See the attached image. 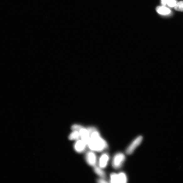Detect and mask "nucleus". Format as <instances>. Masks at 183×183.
<instances>
[{
	"label": "nucleus",
	"mask_w": 183,
	"mask_h": 183,
	"mask_svg": "<svg viewBox=\"0 0 183 183\" xmlns=\"http://www.w3.org/2000/svg\"><path fill=\"white\" fill-rule=\"evenodd\" d=\"M80 137L79 131H74L69 136V139L70 140H78Z\"/></svg>",
	"instance_id": "obj_11"
},
{
	"label": "nucleus",
	"mask_w": 183,
	"mask_h": 183,
	"mask_svg": "<svg viewBox=\"0 0 183 183\" xmlns=\"http://www.w3.org/2000/svg\"><path fill=\"white\" fill-rule=\"evenodd\" d=\"M126 160V156L123 153L118 152L114 155L112 161L113 167L115 169L121 168Z\"/></svg>",
	"instance_id": "obj_2"
},
{
	"label": "nucleus",
	"mask_w": 183,
	"mask_h": 183,
	"mask_svg": "<svg viewBox=\"0 0 183 183\" xmlns=\"http://www.w3.org/2000/svg\"><path fill=\"white\" fill-rule=\"evenodd\" d=\"M82 140L88 145L90 138V134L87 128H83L79 131Z\"/></svg>",
	"instance_id": "obj_6"
},
{
	"label": "nucleus",
	"mask_w": 183,
	"mask_h": 183,
	"mask_svg": "<svg viewBox=\"0 0 183 183\" xmlns=\"http://www.w3.org/2000/svg\"><path fill=\"white\" fill-rule=\"evenodd\" d=\"M110 156L107 153H104L100 157L99 161V166L102 169H105L108 164Z\"/></svg>",
	"instance_id": "obj_5"
},
{
	"label": "nucleus",
	"mask_w": 183,
	"mask_h": 183,
	"mask_svg": "<svg viewBox=\"0 0 183 183\" xmlns=\"http://www.w3.org/2000/svg\"><path fill=\"white\" fill-rule=\"evenodd\" d=\"M143 137L139 135L136 137L126 149V152L127 155L132 154L136 149L140 145L143 141Z\"/></svg>",
	"instance_id": "obj_3"
},
{
	"label": "nucleus",
	"mask_w": 183,
	"mask_h": 183,
	"mask_svg": "<svg viewBox=\"0 0 183 183\" xmlns=\"http://www.w3.org/2000/svg\"><path fill=\"white\" fill-rule=\"evenodd\" d=\"M119 183H126L127 181V178L126 174L121 172L118 174Z\"/></svg>",
	"instance_id": "obj_10"
},
{
	"label": "nucleus",
	"mask_w": 183,
	"mask_h": 183,
	"mask_svg": "<svg viewBox=\"0 0 183 183\" xmlns=\"http://www.w3.org/2000/svg\"><path fill=\"white\" fill-rule=\"evenodd\" d=\"M87 144L81 140H79L75 143L74 148L75 151L78 153H82L84 151Z\"/></svg>",
	"instance_id": "obj_7"
},
{
	"label": "nucleus",
	"mask_w": 183,
	"mask_h": 183,
	"mask_svg": "<svg viewBox=\"0 0 183 183\" xmlns=\"http://www.w3.org/2000/svg\"><path fill=\"white\" fill-rule=\"evenodd\" d=\"M168 0H161V3L163 6H165L167 4Z\"/></svg>",
	"instance_id": "obj_18"
},
{
	"label": "nucleus",
	"mask_w": 183,
	"mask_h": 183,
	"mask_svg": "<svg viewBox=\"0 0 183 183\" xmlns=\"http://www.w3.org/2000/svg\"><path fill=\"white\" fill-rule=\"evenodd\" d=\"M97 182L99 183H107L108 182L105 179V178H100L97 180Z\"/></svg>",
	"instance_id": "obj_17"
},
{
	"label": "nucleus",
	"mask_w": 183,
	"mask_h": 183,
	"mask_svg": "<svg viewBox=\"0 0 183 183\" xmlns=\"http://www.w3.org/2000/svg\"><path fill=\"white\" fill-rule=\"evenodd\" d=\"M177 3L176 0H168L167 4L169 7H175Z\"/></svg>",
	"instance_id": "obj_14"
},
{
	"label": "nucleus",
	"mask_w": 183,
	"mask_h": 183,
	"mask_svg": "<svg viewBox=\"0 0 183 183\" xmlns=\"http://www.w3.org/2000/svg\"><path fill=\"white\" fill-rule=\"evenodd\" d=\"M175 10L179 11H183V1H180L177 3L175 7Z\"/></svg>",
	"instance_id": "obj_13"
},
{
	"label": "nucleus",
	"mask_w": 183,
	"mask_h": 183,
	"mask_svg": "<svg viewBox=\"0 0 183 183\" xmlns=\"http://www.w3.org/2000/svg\"><path fill=\"white\" fill-rule=\"evenodd\" d=\"M94 171L100 178H105L106 177V174L103 170V169L97 166H95L94 168Z\"/></svg>",
	"instance_id": "obj_8"
},
{
	"label": "nucleus",
	"mask_w": 183,
	"mask_h": 183,
	"mask_svg": "<svg viewBox=\"0 0 183 183\" xmlns=\"http://www.w3.org/2000/svg\"><path fill=\"white\" fill-rule=\"evenodd\" d=\"M86 160L88 164L91 166L94 167L97 163V156L94 151H89L86 155Z\"/></svg>",
	"instance_id": "obj_4"
},
{
	"label": "nucleus",
	"mask_w": 183,
	"mask_h": 183,
	"mask_svg": "<svg viewBox=\"0 0 183 183\" xmlns=\"http://www.w3.org/2000/svg\"><path fill=\"white\" fill-rule=\"evenodd\" d=\"M83 128V126L78 125H74L72 127V129L73 131H79Z\"/></svg>",
	"instance_id": "obj_15"
},
{
	"label": "nucleus",
	"mask_w": 183,
	"mask_h": 183,
	"mask_svg": "<svg viewBox=\"0 0 183 183\" xmlns=\"http://www.w3.org/2000/svg\"><path fill=\"white\" fill-rule=\"evenodd\" d=\"M110 182L119 183L118 174L112 173L110 174Z\"/></svg>",
	"instance_id": "obj_12"
},
{
	"label": "nucleus",
	"mask_w": 183,
	"mask_h": 183,
	"mask_svg": "<svg viewBox=\"0 0 183 183\" xmlns=\"http://www.w3.org/2000/svg\"><path fill=\"white\" fill-rule=\"evenodd\" d=\"M88 146L91 151L98 152H103L108 148V143L101 137L98 130L94 132L91 134Z\"/></svg>",
	"instance_id": "obj_1"
},
{
	"label": "nucleus",
	"mask_w": 183,
	"mask_h": 183,
	"mask_svg": "<svg viewBox=\"0 0 183 183\" xmlns=\"http://www.w3.org/2000/svg\"><path fill=\"white\" fill-rule=\"evenodd\" d=\"M156 10L159 14L163 15H168L171 13V11L169 8L164 6L157 7Z\"/></svg>",
	"instance_id": "obj_9"
},
{
	"label": "nucleus",
	"mask_w": 183,
	"mask_h": 183,
	"mask_svg": "<svg viewBox=\"0 0 183 183\" xmlns=\"http://www.w3.org/2000/svg\"><path fill=\"white\" fill-rule=\"evenodd\" d=\"M87 129L89 132V133H90V135L93 132H94L98 130L97 129V128H96V127L94 126L88 127Z\"/></svg>",
	"instance_id": "obj_16"
}]
</instances>
